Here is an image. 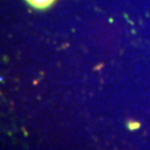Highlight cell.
Masks as SVG:
<instances>
[{
	"label": "cell",
	"instance_id": "1",
	"mask_svg": "<svg viewBox=\"0 0 150 150\" xmlns=\"http://www.w3.org/2000/svg\"><path fill=\"white\" fill-rule=\"evenodd\" d=\"M29 5H31L35 8L38 9H45L48 8L49 6H51L54 2V0H26Z\"/></svg>",
	"mask_w": 150,
	"mask_h": 150
}]
</instances>
